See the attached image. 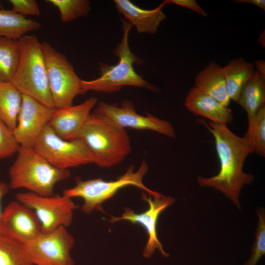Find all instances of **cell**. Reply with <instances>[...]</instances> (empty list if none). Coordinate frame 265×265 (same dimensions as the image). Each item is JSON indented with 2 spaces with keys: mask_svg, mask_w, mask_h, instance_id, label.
Returning a JSON list of instances; mask_svg holds the SVG:
<instances>
[{
  "mask_svg": "<svg viewBox=\"0 0 265 265\" xmlns=\"http://www.w3.org/2000/svg\"><path fill=\"white\" fill-rule=\"evenodd\" d=\"M259 220L255 235V240L251 256L244 265H257L265 254V214L263 208L257 211Z\"/></svg>",
  "mask_w": 265,
  "mask_h": 265,
  "instance_id": "27",
  "label": "cell"
},
{
  "mask_svg": "<svg viewBox=\"0 0 265 265\" xmlns=\"http://www.w3.org/2000/svg\"><path fill=\"white\" fill-rule=\"evenodd\" d=\"M18 41L20 58L10 82L23 95L54 108L42 43L31 35H24Z\"/></svg>",
  "mask_w": 265,
  "mask_h": 265,
  "instance_id": "5",
  "label": "cell"
},
{
  "mask_svg": "<svg viewBox=\"0 0 265 265\" xmlns=\"http://www.w3.org/2000/svg\"><path fill=\"white\" fill-rule=\"evenodd\" d=\"M74 238L67 228L60 227L25 245L33 265H74L71 251Z\"/></svg>",
  "mask_w": 265,
  "mask_h": 265,
  "instance_id": "10",
  "label": "cell"
},
{
  "mask_svg": "<svg viewBox=\"0 0 265 265\" xmlns=\"http://www.w3.org/2000/svg\"><path fill=\"white\" fill-rule=\"evenodd\" d=\"M17 153L8 171L10 189H25L39 195L51 196L55 185L71 175L69 170L51 165L32 147L20 146Z\"/></svg>",
  "mask_w": 265,
  "mask_h": 265,
  "instance_id": "3",
  "label": "cell"
},
{
  "mask_svg": "<svg viewBox=\"0 0 265 265\" xmlns=\"http://www.w3.org/2000/svg\"><path fill=\"white\" fill-rule=\"evenodd\" d=\"M23 95L9 81H0V120L12 132L15 128Z\"/></svg>",
  "mask_w": 265,
  "mask_h": 265,
  "instance_id": "21",
  "label": "cell"
},
{
  "mask_svg": "<svg viewBox=\"0 0 265 265\" xmlns=\"http://www.w3.org/2000/svg\"><path fill=\"white\" fill-rule=\"evenodd\" d=\"M147 197L142 193V198L149 204V208L144 212L136 213L129 208L125 209L124 212L120 217L112 216L109 221L114 223L119 220H127L133 224H139L145 229L148 235V241L144 248L143 256L149 258L158 249L164 257L169 254L163 250L162 245L159 241L157 231V222L159 214L165 209L171 205L175 200L169 196L159 193L156 196L149 195Z\"/></svg>",
  "mask_w": 265,
  "mask_h": 265,
  "instance_id": "12",
  "label": "cell"
},
{
  "mask_svg": "<svg viewBox=\"0 0 265 265\" xmlns=\"http://www.w3.org/2000/svg\"><path fill=\"white\" fill-rule=\"evenodd\" d=\"M42 45L54 108L71 106L75 97L82 93L81 80L64 54L48 42Z\"/></svg>",
  "mask_w": 265,
  "mask_h": 265,
  "instance_id": "7",
  "label": "cell"
},
{
  "mask_svg": "<svg viewBox=\"0 0 265 265\" xmlns=\"http://www.w3.org/2000/svg\"><path fill=\"white\" fill-rule=\"evenodd\" d=\"M21 54L18 40L0 37V81L10 82Z\"/></svg>",
  "mask_w": 265,
  "mask_h": 265,
  "instance_id": "23",
  "label": "cell"
},
{
  "mask_svg": "<svg viewBox=\"0 0 265 265\" xmlns=\"http://www.w3.org/2000/svg\"><path fill=\"white\" fill-rule=\"evenodd\" d=\"M94 113L125 129L129 128L152 131L172 138L176 136L175 129L169 121L159 119L149 113H146V116L139 114L133 103L129 100L124 101L120 106L100 101Z\"/></svg>",
  "mask_w": 265,
  "mask_h": 265,
  "instance_id": "11",
  "label": "cell"
},
{
  "mask_svg": "<svg viewBox=\"0 0 265 265\" xmlns=\"http://www.w3.org/2000/svg\"><path fill=\"white\" fill-rule=\"evenodd\" d=\"M123 34L121 42L114 50L113 53L119 61L114 65L100 63V76L91 80H81L82 93L87 91L113 93L120 90L124 86L130 85L146 88L154 92L158 89L153 84L144 80L134 70V63L143 62L131 51L128 36L132 25L128 21L122 20Z\"/></svg>",
  "mask_w": 265,
  "mask_h": 265,
  "instance_id": "4",
  "label": "cell"
},
{
  "mask_svg": "<svg viewBox=\"0 0 265 265\" xmlns=\"http://www.w3.org/2000/svg\"><path fill=\"white\" fill-rule=\"evenodd\" d=\"M215 141V150L220 163L218 173L210 178L199 176L200 186L215 189L240 209L239 197L244 185L252 183L254 177L243 170L247 157L253 153L244 136L232 132L227 125L210 122L207 126Z\"/></svg>",
  "mask_w": 265,
  "mask_h": 265,
  "instance_id": "1",
  "label": "cell"
},
{
  "mask_svg": "<svg viewBox=\"0 0 265 265\" xmlns=\"http://www.w3.org/2000/svg\"><path fill=\"white\" fill-rule=\"evenodd\" d=\"M194 87L228 106V96L223 67L215 61H211L199 72L194 80Z\"/></svg>",
  "mask_w": 265,
  "mask_h": 265,
  "instance_id": "18",
  "label": "cell"
},
{
  "mask_svg": "<svg viewBox=\"0 0 265 265\" xmlns=\"http://www.w3.org/2000/svg\"><path fill=\"white\" fill-rule=\"evenodd\" d=\"M9 187L8 184L5 182H0V217L2 211L1 210V203L3 197L8 193Z\"/></svg>",
  "mask_w": 265,
  "mask_h": 265,
  "instance_id": "32",
  "label": "cell"
},
{
  "mask_svg": "<svg viewBox=\"0 0 265 265\" xmlns=\"http://www.w3.org/2000/svg\"><path fill=\"white\" fill-rule=\"evenodd\" d=\"M255 67L257 71L265 77V62L263 60H258L255 61Z\"/></svg>",
  "mask_w": 265,
  "mask_h": 265,
  "instance_id": "33",
  "label": "cell"
},
{
  "mask_svg": "<svg viewBox=\"0 0 265 265\" xmlns=\"http://www.w3.org/2000/svg\"><path fill=\"white\" fill-rule=\"evenodd\" d=\"M184 105L192 113L212 123L227 125L233 120L232 111L228 106L194 86L187 93Z\"/></svg>",
  "mask_w": 265,
  "mask_h": 265,
  "instance_id": "16",
  "label": "cell"
},
{
  "mask_svg": "<svg viewBox=\"0 0 265 265\" xmlns=\"http://www.w3.org/2000/svg\"><path fill=\"white\" fill-rule=\"evenodd\" d=\"M148 169L147 163L143 160L136 171H134L133 166L131 165L125 174L116 180L106 181L98 178L83 181L77 178L76 186L64 189L62 194L71 199L81 198L83 203L81 210L86 214L91 213L94 210H102L101 205L104 202L127 186H135L147 192L151 196H156L159 193L149 189L142 183L143 177Z\"/></svg>",
  "mask_w": 265,
  "mask_h": 265,
  "instance_id": "6",
  "label": "cell"
},
{
  "mask_svg": "<svg viewBox=\"0 0 265 265\" xmlns=\"http://www.w3.org/2000/svg\"><path fill=\"white\" fill-rule=\"evenodd\" d=\"M15 198L34 211L42 233L51 232L60 227H69L77 208L72 199L63 194L42 196L26 191L16 193Z\"/></svg>",
  "mask_w": 265,
  "mask_h": 265,
  "instance_id": "9",
  "label": "cell"
},
{
  "mask_svg": "<svg viewBox=\"0 0 265 265\" xmlns=\"http://www.w3.org/2000/svg\"><path fill=\"white\" fill-rule=\"evenodd\" d=\"M58 9L60 20L67 22L86 16L90 10V2L87 0H47Z\"/></svg>",
  "mask_w": 265,
  "mask_h": 265,
  "instance_id": "26",
  "label": "cell"
},
{
  "mask_svg": "<svg viewBox=\"0 0 265 265\" xmlns=\"http://www.w3.org/2000/svg\"><path fill=\"white\" fill-rule=\"evenodd\" d=\"M97 101L96 98L90 97L78 105L54 108L48 125L62 139H75Z\"/></svg>",
  "mask_w": 265,
  "mask_h": 265,
  "instance_id": "15",
  "label": "cell"
},
{
  "mask_svg": "<svg viewBox=\"0 0 265 265\" xmlns=\"http://www.w3.org/2000/svg\"><path fill=\"white\" fill-rule=\"evenodd\" d=\"M76 138L86 145L94 163L103 168L119 163L131 151L126 130L94 112L89 115Z\"/></svg>",
  "mask_w": 265,
  "mask_h": 265,
  "instance_id": "2",
  "label": "cell"
},
{
  "mask_svg": "<svg viewBox=\"0 0 265 265\" xmlns=\"http://www.w3.org/2000/svg\"><path fill=\"white\" fill-rule=\"evenodd\" d=\"M41 26L36 21L27 19L12 10L0 9V37L18 40Z\"/></svg>",
  "mask_w": 265,
  "mask_h": 265,
  "instance_id": "22",
  "label": "cell"
},
{
  "mask_svg": "<svg viewBox=\"0 0 265 265\" xmlns=\"http://www.w3.org/2000/svg\"><path fill=\"white\" fill-rule=\"evenodd\" d=\"M0 9H3V5L2 4L0 1Z\"/></svg>",
  "mask_w": 265,
  "mask_h": 265,
  "instance_id": "34",
  "label": "cell"
},
{
  "mask_svg": "<svg viewBox=\"0 0 265 265\" xmlns=\"http://www.w3.org/2000/svg\"><path fill=\"white\" fill-rule=\"evenodd\" d=\"M0 265H33L24 245L0 234Z\"/></svg>",
  "mask_w": 265,
  "mask_h": 265,
  "instance_id": "25",
  "label": "cell"
},
{
  "mask_svg": "<svg viewBox=\"0 0 265 265\" xmlns=\"http://www.w3.org/2000/svg\"><path fill=\"white\" fill-rule=\"evenodd\" d=\"M54 108L32 98L23 95L17 125L13 131L21 146L33 148L42 132L48 125Z\"/></svg>",
  "mask_w": 265,
  "mask_h": 265,
  "instance_id": "14",
  "label": "cell"
},
{
  "mask_svg": "<svg viewBox=\"0 0 265 265\" xmlns=\"http://www.w3.org/2000/svg\"><path fill=\"white\" fill-rule=\"evenodd\" d=\"M33 148L49 163L61 169L94 163L91 152L82 141L79 138L62 139L48 125Z\"/></svg>",
  "mask_w": 265,
  "mask_h": 265,
  "instance_id": "8",
  "label": "cell"
},
{
  "mask_svg": "<svg viewBox=\"0 0 265 265\" xmlns=\"http://www.w3.org/2000/svg\"><path fill=\"white\" fill-rule=\"evenodd\" d=\"M0 234L25 245L38 237L42 232L34 211L16 199L2 211Z\"/></svg>",
  "mask_w": 265,
  "mask_h": 265,
  "instance_id": "13",
  "label": "cell"
},
{
  "mask_svg": "<svg viewBox=\"0 0 265 265\" xmlns=\"http://www.w3.org/2000/svg\"><path fill=\"white\" fill-rule=\"evenodd\" d=\"M223 69L228 96L230 100L237 102L243 87L255 73L254 65L238 57L231 60Z\"/></svg>",
  "mask_w": 265,
  "mask_h": 265,
  "instance_id": "19",
  "label": "cell"
},
{
  "mask_svg": "<svg viewBox=\"0 0 265 265\" xmlns=\"http://www.w3.org/2000/svg\"><path fill=\"white\" fill-rule=\"evenodd\" d=\"M236 3H248L260 7L265 11V0H238L234 1Z\"/></svg>",
  "mask_w": 265,
  "mask_h": 265,
  "instance_id": "31",
  "label": "cell"
},
{
  "mask_svg": "<svg viewBox=\"0 0 265 265\" xmlns=\"http://www.w3.org/2000/svg\"><path fill=\"white\" fill-rule=\"evenodd\" d=\"M12 10L21 15L39 16L40 10L35 0H10Z\"/></svg>",
  "mask_w": 265,
  "mask_h": 265,
  "instance_id": "29",
  "label": "cell"
},
{
  "mask_svg": "<svg viewBox=\"0 0 265 265\" xmlns=\"http://www.w3.org/2000/svg\"><path fill=\"white\" fill-rule=\"evenodd\" d=\"M114 2L119 13L135 26L138 33H155L161 22L166 18L162 11L164 5L162 3L154 9L147 10L129 0H114Z\"/></svg>",
  "mask_w": 265,
  "mask_h": 265,
  "instance_id": "17",
  "label": "cell"
},
{
  "mask_svg": "<svg viewBox=\"0 0 265 265\" xmlns=\"http://www.w3.org/2000/svg\"><path fill=\"white\" fill-rule=\"evenodd\" d=\"M265 102V77L255 71L243 87L237 103L246 111L249 120L255 117Z\"/></svg>",
  "mask_w": 265,
  "mask_h": 265,
  "instance_id": "20",
  "label": "cell"
},
{
  "mask_svg": "<svg viewBox=\"0 0 265 265\" xmlns=\"http://www.w3.org/2000/svg\"><path fill=\"white\" fill-rule=\"evenodd\" d=\"M253 153L265 155V105L258 111L255 117L248 120V128L244 136Z\"/></svg>",
  "mask_w": 265,
  "mask_h": 265,
  "instance_id": "24",
  "label": "cell"
},
{
  "mask_svg": "<svg viewBox=\"0 0 265 265\" xmlns=\"http://www.w3.org/2000/svg\"><path fill=\"white\" fill-rule=\"evenodd\" d=\"M162 3L164 5L168 3H174L178 5L190 9L203 17H207L208 16V13L195 0H166Z\"/></svg>",
  "mask_w": 265,
  "mask_h": 265,
  "instance_id": "30",
  "label": "cell"
},
{
  "mask_svg": "<svg viewBox=\"0 0 265 265\" xmlns=\"http://www.w3.org/2000/svg\"><path fill=\"white\" fill-rule=\"evenodd\" d=\"M20 147L13 132L0 120V159L11 157Z\"/></svg>",
  "mask_w": 265,
  "mask_h": 265,
  "instance_id": "28",
  "label": "cell"
}]
</instances>
